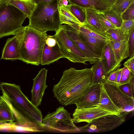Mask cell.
Masks as SVG:
<instances>
[{"instance_id":"obj_1","label":"cell","mask_w":134,"mask_h":134,"mask_svg":"<svg viewBox=\"0 0 134 134\" xmlns=\"http://www.w3.org/2000/svg\"><path fill=\"white\" fill-rule=\"evenodd\" d=\"M0 90L1 97L9 105L18 124L27 131H43L39 128L44 127L41 110L24 94L20 85L1 82Z\"/></svg>"},{"instance_id":"obj_2","label":"cell","mask_w":134,"mask_h":134,"mask_svg":"<svg viewBox=\"0 0 134 134\" xmlns=\"http://www.w3.org/2000/svg\"><path fill=\"white\" fill-rule=\"evenodd\" d=\"M93 68L76 70L71 68L64 71L59 82L53 86V92L62 105L75 104L92 85Z\"/></svg>"},{"instance_id":"obj_3","label":"cell","mask_w":134,"mask_h":134,"mask_svg":"<svg viewBox=\"0 0 134 134\" xmlns=\"http://www.w3.org/2000/svg\"><path fill=\"white\" fill-rule=\"evenodd\" d=\"M58 1L41 2L36 5L29 18V25L43 32L58 30L61 25Z\"/></svg>"},{"instance_id":"obj_4","label":"cell","mask_w":134,"mask_h":134,"mask_svg":"<svg viewBox=\"0 0 134 134\" xmlns=\"http://www.w3.org/2000/svg\"><path fill=\"white\" fill-rule=\"evenodd\" d=\"M48 35L28 25L25 26L20 46V60L27 64H41L44 44Z\"/></svg>"},{"instance_id":"obj_5","label":"cell","mask_w":134,"mask_h":134,"mask_svg":"<svg viewBox=\"0 0 134 134\" xmlns=\"http://www.w3.org/2000/svg\"><path fill=\"white\" fill-rule=\"evenodd\" d=\"M26 18L15 7L0 4V38L18 34L24 27L22 24Z\"/></svg>"},{"instance_id":"obj_6","label":"cell","mask_w":134,"mask_h":134,"mask_svg":"<svg viewBox=\"0 0 134 134\" xmlns=\"http://www.w3.org/2000/svg\"><path fill=\"white\" fill-rule=\"evenodd\" d=\"M44 127L62 132L80 131L72 121L70 114L63 107L60 106L52 113L49 112L42 119Z\"/></svg>"},{"instance_id":"obj_7","label":"cell","mask_w":134,"mask_h":134,"mask_svg":"<svg viewBox=\"0 0 134 134\" xmlns=\"http://www.w3.org/2000/svg\"><path fill=\"white\" fill-rule=\"evenodd\" d=\"M54 35L64 58L73 63L87 64L91 61L75 45L66 33L63 25H61Z\"/></svg>"},{"instance_id":"obj_8","label":"cell","mask_w":134,"mask_h":134,"mask_svg":"<svg viewBox=\"0 0 134 134\" xmlns=\"http://www.w3.org/2000/svg\"><path fill=\"white\" fill-rule=\"evenodd\" d=\"M130 113L122 111L118 115L109 114L100 117L81 127L80 131L99 132L111 130L123 123L126 120L127 116Z\"/></svg>"},{"instance_id":"obj_9","label":"cell","mask_w":134,"mask_h":134,"mask_svg":"<svg viewBox=\"0 0 134 134\" xmlns=\"http://www.w3.org/2000/svg\"><path fill=\"white\" fill-rule=\"evenodd\" d=\"M103 86L113 102L122 111H133L134 98L124 93L118 86L105 80L102 83Z\"/></svg>"},{"instance_id":"obj_10","label":"cell","mask_w":134,"mask_h":134,"mask_svg":"<svg viewBox=\"0 0 134 134\" xmlns=\"http://www.w3.org/2000/svg\"><path fill=\"white\" fill-rule=\"evenodd\" d=\"M64 58L54 35H47L43 49L41 65H49Z\"/></svg>"},{"instance_id":"obj_11","label":"cell","mask_w":134,"mask_h":134,"mask_svg":"<svg viewBox=\"0 0 134 134\" xmlns=\"http://www.w3.org/2000/svg\"><path fill=\"white\" fill-rule=\"evenodd\" d=\"M24 27L18 34L7 40L3 49L1 59L20 60V49Z\"/></svg>"},{"instance_id":"obj_12","label":"cell","mask_w":134,"mask_h":134,"mask_svg":"<svg viewBox=\"0 0 134 134\" xmlns=\"http://www.w3.org/2000/svg\"><path fill=\"white\" fill-rule=\"evenodd\" d=\"M47 72V69L42 68L33 79L31 102L37 107L41 104L44 94L47 87L46 84Z\"/></svg>"},{"instance_id":"obj_13","label":"cell","mask_w":134,"mask_h":134,"mask_svg":"<svg viewBox=\"0 0 134 134\" xmlns=\"http://www.w3.org/2000/svg\"><path fill=\"white\" fill-rule=\"evenodd\" d=\"M69 37L77 47L90 59L91 64H94L100 59V57L93 52L80 36L78 30L66 24L63 25Z\"/></svg>"},{"instance_id":"obj_14","label":"cell","mask_w":134,"mask_h":134,"mask_svg":"<svg viewBox=\"0 0 134 134\" xmlns=\"http://www.w3.org/2000/svg\"><path fill=\"white\" fill-rule=\"evenodd\" d=\"M109 114H112L99 106L88 108H76L73 113L72 119L74 123L82 122L88 123L97 118Z\"/></svg>"},{"instance_id":"obj_15","label":"cell","mask_w":134,"mask_h":134,"mask_svg":"<svg viewBox=\"0 0 134 134\" xmlns=\"http://www.w3.org/2000/svg\"><path fill=\"white\" fill-rule=\"evenodd\" d=\"M101 83L92 84L75 104L76 108H88L98 106Z\"/></svg>"},{"instance_id":"obj_16","label":"cell","mask_w":134,"mask_h":134,"mask_svg":"<svg viewBox=\"0 0 134 134\" xmlns=\"http://www.w3.org/2000/svg\"><path fill=\"white\" fill-rule=\"evenodd\" d=\"M100 60L105 71L108 74L120 68L117 63L109 41L104 47Z\"/></svg>"},{"instance_id":"obj_17","label":"cell","mask_w":134,"mask_h":134,"mask_svg":"<svg viewBox=\"0 0 134 134\" xmlns=\"http://www.w3.org/2000/svg\"><path fill=\"white\" fill-rule=\"evenodd\" d=\"M118 65L120 67L121 62L129 57L128 39L120 42L109 41Z\"/></svg>"},{"instance_id":"obj_18","label":"cell","mask_w":134,"mask_h":134,"mask_svg":"<svg viewBox=\"0 0 134 134\" xmlns=\"http://www.w3.org/2000/svg\"><path fill=\"white\" fill-rule=\"evenodd\" d=\"M69 4L75 5L85 9L103 12L110 9L111 5L102 0H67Z\"/></svg>"},{"instance_id":"obj_19","label":"cell","mask_w":134,"mask_h":134,"mask_svg":"<svg viewBox=\"0 0 134 134\" xmlns=\"http://www.w3.org/2000/svg\"><path fill=\"white\" fill-rule=\"evenodd\" d=\"M98 106L113 115H118L121 112L120 109L114 103L108 95L102 83L101 85L100 94Z\"/></svg>"},{"instance_id":"obj_20","label":"cell","mask_w":134,"mask_h":134,"mask_svg":"<svg viewBox=\"0 0 134 134\" xmlns=\"http://www.w3.org/2000/svg\"><path fill=\"white\" fill-rule=\"evenodd\" d=\"M0 4H8L15 7L23 12L26 18H28L36 5L31 1H25L20 0H0Z\"/></svg>"},{"instance_id":"obj_21","label":"cell","mask_w":134,"mask_h":134,"mask_svg":"<svg viewBox=\"0 0 134 134\" xmlns=\"http://www.w3.org/2000/svg\"><path fill=\"white\" fill-rule=\"evenodd\" d=\"M79 33L88 37L94 38L109 42V37L105 32L100 31L87 25L83 24L79 27Z\"/></svg>"},{"instance_id":"obj_22","label":"cell","mask_w":134,"mask_h":134,"mask_svg":"<svg viewBox=\"0 0 134 134\" xmlns=\"http://www.w3.org/2000/svg\"><path fill=\"white\" fill-rule=\"evenodd\" d=\"M79 33L81 38L91 50L100 57L104 47L109 41L88 37Z\"/></svg>"},{"instance_id":"obj_23","label":"cell","mask_w":134,"mask_h":134,"mask_svg":"<svg viewBox=\"0 0 134 134\" xmlns=\"http://www.w3.org/2000/svg\"><path fill=\"white\" fill-rule=\"evenodd\" d=\"M15 121L13 112L5 100L0 96V124L13 123Z\"/></svg>"},{"instance_id":"obj_24","label":"cell","mask_w":134,"mask_h":134,"mask_svg":"<svg viewBox=\"0 0 134 134\" xmlns=\"http://www.w3.org/2000/svg\"><path fill=\"white\" fill-rule=\"evenodd\" d=\"M92 67L93 68L92 84L103 83L109 74L107 73L105 71L101 61L100 60Z\"/></svg>"},{"instance_id":"obj_25","label":"cell","mask_w":134,"mask_h":134,"mask_svg":"<svg viewBox=\"0 0 134 134\" xmlns=\"http://www.w3.org/2000/svg\"><path fill=\"white\" fill-rule=\"evenodd\" d=\"M86 17L83 24L87 25L100 31L105 32L103 29L98 16L97 11L85 9Z\"/></svg>"},{"instance_id":"obj_26","label":"cell","mask_w":134,"mask_h":134,"mask_svg":"<svg viewBox=\"0 0 134 134\" xmlns=\"http://www.w3.org/2000/svg\"><path fill=\"white\" fill-rule=\"evenodd\" d=\"M65 6L81 24H84L86 17L85 9L75 5L70 4Z\"/></svg>"},{"instance_id":"obj_27","label":"cell","mask_w":134,"mask_h":134,"mask_svg":"<svg viewBox=\"0 0 134 134\" xmlns=\"http://www.w3.org/2000/svg\"><path fill=\"white\" fill-rule=\"evenodd\" d=\"M109 37L110 41L120 42L128 39L129 34L124 33L119 28L109 30L105 32Z\"/></svg>"},{"instance_id":"obj_28","label":"cell","mask_w":134,"mask_h":134,"mask_svg":"<svg viewBox=\"0 0 134 134\" xmlns=\"http://www.w3.org/2000/svg\"><path fill=\"white\" fill-rule=\"evenodd\" d=\"M102 12L105 18L112 24L117 27H120L123 21L121 14L116 13L110 9Z\"/></svg>"},{"instance_id":"obj_29","label":"cell","mask_w":134,"mask_h":134,"mask_svg":"<svg viewBox=\"0 0 134 134\" xmlns=\"http://www.w3.org/2000/svg\"><path fill=\"white\" fill-rule=\"evenodd\" d=\"M134 2V0H123L116 5L111 6L110 9L116 13L121 14Z\"/></svg>"},{"instance_id":"obj_30","label":"cell","mask_w":134,"mask_h":134,"mask_svg":"<svg viewBox=\"0 0 134 134\" xmlns=\"http://www.w3.org/2000/svg\"><path fill=\"white\" fill-rule=\"evenodd\" d=\"M97 12L99 19L105 32L109 30L117 28L105 18L102 12L97 11Z\"/></svg>"},{"instance_id":"obj_31","label":"cell","mask_w":134,"mask_h":134,"mask_svg":"<svg viewBox=\"0 0 134 134\" xmlns=\"http://www.w3.org/2000/svg\"><path fill=\"white\" fill-rule=\"evenodd\" d=\"M133 75L128 68L124 66L121 70V79L119 86L129 83Z\"/></svg>"},{"instance_id":"obj_32","label":"cell","mask_w":134,"mask_h":134,"mask_svg":"<svg viewBox=\"0 0 134 134\" xmlns=\"http://www.w3.org/2000/svg\"><path fill=\"white\" fill-rule=\"evenodd\" d=\"M121 16L124 21L134 19V2L121 14Z\"/></svg>"},{"instance_id":"obj_33","label":"cell","mask_w":134,"mask_h":134,"mask_svg":"<svg viewBox=\"0 0 134 134\" xmlns=\"http://www.w3.org/2000/svg\"><path fill=\"white\" fill-rule=\"evenodd\" d=\"M58 8L59 14L65 16L80 25H83L75 17L65 6L62 5Z\"/></svg>"},{"instance_id":"obj_34","label":"cell","mask_w":134,"mask_h":134,"mask_svg":"<svg viewBox=\"0 0 134 134\" xmlns=\"http://www.w3.org/2000/svg\"><path fill=\"white\" fill-rule=\"evenodd\" d=\"M129 47V57L134 56V26L130 30L128 38Z\"/></svg>"},{"instance_id":"obj_35","label":"cell","mask_w":134,"mask_h":134,"mask_svg":"<svg viewBox=\"0 0 134 134\" xmlns=\"http://www.w3.org/2000/svg\"><path fill=\"white\" fill-rule=\"evenodd\" d=\"M134 26V19L123 21L121 26L119 27L125 34H129L130 32Z\"/></svg>"},{"instance_id":"obj_36","label":"cell","mask_w":134,"mask_h":134,"mask_svg":"<svg viewBox=\"0 0 134 134\" xmlns=\"http://www.w3.org/2000/svg\"><path fill=\"white\" fill-rule=\"evenodd\" d=\"M60 14V24H65L70 26L74 28L79 30V27L80 26L65 16Z\"/></svg>"},{"instance_id":"obj_37","label":"cell","mask_w":134,"mask_h":134,"mask_svg":"<svg viewBox=\"0 0 134 134\" xmlns=\"http://www.w3.org/2000/svg\"><path fill=\"white\" fill-rule=\"evenodd\" d=\"M118 86L120 90L125 94L131 98H134V93L133 92L131 87L129 83Z\"/></svg>"},{"instance_id":"obj_38","label":"cell","mask_w":134,"mask_h":134,"mask_svg":"<svg viewBox=\"0 0 134 134\" xmlns=\"http://www.w3.org/2000/svg\"><path fill=\"white\" fill-rule=\"evenodd\" d=\"M122 68H118L110 72L106 80L109 82L114 83L118 74Z\"/></svg>"},{"instance_id":"obj_39","label":"cell","mask_w":134,"mask_h":134,"mask_svg":"<svg viewBox=\"0 0 134 134\" xmlns=\"http://www.w3.org/2000/svg\"><path fill=\"white\" fill-rule=\"evenodd\" d=\"M123 65L134 75V56L130 58L124 63Z\"/></svg>"},{"instance_id":"obj_40","label":"cell","mask_w":134,"mask_h":134,"mask_svg":"<svg viewBox=\"0 0 134 134\" xmlns=\"http://www.w3.org/2000/svg\"><path fill=\"white\" fill-rule=\"evenodd\" d=\"M122 69L119 71L118 73V74L117 76L115 81V83H114L118 86H119V85L121 79V70Z\"/></svg>"},{"instance_id":"obj_41","label":"cell","mask_w":134,"mask_h":134,"mask_svg":"<svg viewBox=\"0 0 134 134\" xmlns=\"http://www.w3.org/2000/svg\"><path fill=\"white\" fill-rule=\"evenodd\" d=\"M68 5V1L67 0H58V7L62 5L67 6Z\"/></svg>"},{"instance_id":"obj_42","label":"cell","mask_w":134,"mask_h":134,"mask_svg":"<svg viewBox=\"0 0 134 134\" xmlns=\"http://www.w3.org/2000/svg\"><path fill=\"white\" fill-rule=\"evenodd\" d=\"M130 85L133 92L134 93V75H133L129 83Z\"/></svg>"},{"instance_id":"obj_43","label":"cell","mask_w":134,"mask_h":134,"mask_svg":"<svg viewBox=\"0 0 134 134\" xmlns=\"http://www.w3.org/2000/svg\"><path fill=\"white\" fill-rule=\"evenodd\" d=\"M53 0H31V1L36 5L41 2H50Z\"/></svg>"},{"instance_id":"obj_44","label":"cell","mask_w":134,"mask_h":134,"mask_svg":"<svg viewBox=\"0 0 134 134\" xmlns=\"http://www.w3.org/2000/svg\"><path fill=\"white\" fill-rule=\"evenodd\" d=\"M110 5L111 6L114 5V4L115 0H102Z\"/></svg>"},{"instance_id":"obj_45","label":"cell","mask_w":134,"mask_h":134,"mask_svg":"<svg viewBox=\"0 0 134 134\" xmlns=\"http://www.w3.org/2000/svg\"><path fill=\"white\" fill-rule=\"evenodd\" d=\"M123 0H115V2L114 5H116L121 2Z\"/></svg>"},{"instance_id":"obj_46","label":"cell","mask_w":134,"mask_h":134,"mask_svg":"<svg viewBox=\"0 0 134 134\" xmlns=\"http://www.w3.org/2000/svg\"><path fill=\"white\" fill-rule=\"evenodd\" d=\"M20 0L24 1H31V0Z\"/></svg>"}]
</instances>
